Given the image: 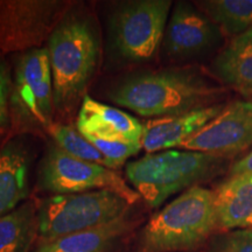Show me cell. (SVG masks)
<instances>
[{"label": "cell", "instance_id": "7", "mask_svg": "<svg viewBox=\"0 0 252 252\" xmlns=\"http://www.w3.org/2000/svg\"><path fill=\"white\" fill-rule=\"evenodd\" d=\"M172 1L133 0L119 4L109 20L110 45L118 59L145 63L159 52Z\"/></svg>", "mask_w": 252, "mask_h": 252}, {"label": "cell", "instance_id": "15", "mask_svg": "<svg viewBox=\"0 0 252 252\" xmlns=\"http://www.w3.org/2000/svg\"><path fill=\"white\" fill-rule=\"evenodd\" d=\"M217 224L223 229H252V174L230 175L214 190Z\"/></svg>", "mask_w": 252, "mask_h": 252}, {"label": "cell", "instance_id": "23", "mask_svg": "<svg viewBox=\"0 0 252 252\" xmlns=\"http://www.w3.org/2000/svg\"><path fill=\"white\" fill-rule=\"evenodd\" d=\"M12 80L9 76L8 67L0 60V127L9 126V94H11Z\"/></svg>", "mask_w": 252, "mask_h": 252}, {"label": "cell", "instance_id": "3", "mask_svg": "<svg viewBox=\"0 0 252 252\" xmlns=\"http://www.w3.org/2000/svg\"><path fill=\"white\" fill-rule=\"evenodd\" d=\"M219 228L214 191L194 186L151 217L140 231L138 252H193Z\"/></svg>", "mask_w": 252, "mask_h": 252}, {"label": "cell", "instance_id": "1", "mask_svg": "<svg viewBox=\"0 0 252 252\" xmlns=\"http://www.w3.org/2000/svg\"><path fill=\"white\" fill-rule=\"evenodd\" d=\"M225 91L193 67L135 74L109 93L117 105L150 119L182 115L220 104Z\"/></svg>", "mask_w": 252, "mask_h": 252}, {"label": "cell", "instance_id": "20", "mask_svg": "<svg viewBox=\"0 0 252 252\" xmlns=\"http://www.w3.org/2000/svg\"><path fill=\"white\" fill-rule=\"evenodd\" d=\"M49 135L56 146L72 158L110 168L108 160L94 147V145L70 126L62 123H54L49 128Z\"/></svg>", "mask_w": 252, "mask_h": 252}, {"label": "cell", "instance_id": "25", "mask_svg": "<svg viewBox=\"0 0 252 252\" xmlns=\"http://www.w3.org/2000/svg\"><path fill=\"white\" fill-rule=\"evenodd\" d=\"M6 133V128L4 127H0V137H2Z\"/></svg>", "mask_w": 252, "mask_h": 252}, {"label": "cell", "instance_id": "5", "mask_svg": "<svg viewBox=\"0 0 252 252\" xmlns=\"http://www.w3.org/2000/svg\"><path fill=\"white\" fill-rule=\"evenodd\" d=\"M54 93L47 48L25 52L17 59L9 94V134L49 135Z\"/></svg>", "mask_w": 252, "mask_h": 252}, {"label": "cell", "instance_id": "14", "mask_svg": "<svg viewBox=\"0 0 252 252\" xmlns=\"http://www.w3.org/2000/svg\"><path fill=\"white\" fill-rule=\"evenodd\" d=\"M31 156L23 141L12 138L0 150V217L17 209L30 195Z\"/></svg>", "mask_w": 252, "mask_h": 252}, {"label": "cell", "instance_id": "2", "mask_svg": "<svg viewBox=\"0 0 252 252\" xmlns=\"http://www.w3.org/2000/svg\"><path fill=\"white\" fill-rule=\"evenodd\" d=\"M228 158L195 151L167 150L147 153L126 166L131 187L151 208L173 195L223 174Z\"/></svg>", "mask_w": 252, "mask_h": 252}, {"label": "cell", "instance_id": "18", "mask_svg": "<svg viewBox=\"0 0 252 252\" xmlns=\"http://www.w3.org/2000/svg\"><path fill=\"white\" fill-rule=\"evenodd\" d=\"M37 203L28 201L0 217V252H30L36 237Z\"/></svg>", "mask_w": 252, "mask_h": 252}, {"label": "cell", "instance_id": "10", "mask_svg": "<svg viewBox=\"0 0 252 252\" xmlns=\"http://www.w3.org/2000/svg\"><path fill=\"white\" fill-rule=\"evenodd\" d=\"M195 151L228 158L252 147V100H234L182 145Z\"/></svg>", "mask_w": 252, "mask_h": 252}, {"label": "cell", "instance_id": "8", "mask_svg": "<svg viewBox=\"0 0 252 252\" xmlns=\"http://www.w3.org/2000/svg\"><path fill=\"white\" fill-rule=\"evenodd\" d=\"M39 187L53 195L87 193L94 190L115 191L133 206L139 194L113 169L72 158L54 144L41 160Z\"/></svg>", "mask_w": 252, "mask_h": 252}, {"label": "cell", "instance_id": "21", "mask_svg": "<svg viewBox=\"0 0 252 252\" xmlns=\"http://www.w3.org/2000/svg\"><path fill=\"white\" fill-rule=\"evenodd\" d=\"M94 145L97 150L108 160L110 168L117 169L130 159L131 157L137 156L143 149L140 143H125V141H113L99 139L94 137H87Z\"/></svg>", "mask_w": 252, "mask_h": 252}, {"label": "cell", "instance_id": "6", "mask_svg": "<svg viewBox=\"0 0 252 252\" xmlns=\"http://www.w3.org/2000/svg\"><path fill=\"white\" fill-rule=\"evenodd\" d=\"M131 207L124 197L109 189L52 195L37 203L39 244L108 224L127 215Z\"/></svg>", "mask_w": 252, "mask_h": 252}, {"label": "cell", "instance_id": "24", "mask_svg": "<svg viewBox=\"0 0 252 252\" xmlns=\"http://www.w3.org/2000/svg\"><path fill=\"white\" fill-rule=\"evenodd\" d=\"M252 174V151L236 161L230 168V175Z\"/></svg>", "mask_w": 252, "mask_h": 252}, {"label": "cell", "instance_id": "9", "mask_svg": "<svg viewBox=\"0 0 252 252\" xmlns=\"http://www.w3.org/2000/svg\"><path fill=\"white\" fill-rule=\"evenodd\" d=\"M72 4L64 0H0V54L40 48Z\"/></svg>", "mask_w": 252, "mask_h": 252}, {"label": "cell", "instance_id": "19", "mask_svg": "<svg viewBox=\"0 0 252 252\" xmlns=\"http://www.w3.org/2000/svg\"><path fill=\"white\" fill-rule=\"evenodd\" d=\"M197 4L229 35L236 37L252 28V0H208Z\"/></svg>", "mask_w": 252, "mask_h": 252}, {"label": "cell", "instance_id": "22", "mask_svg": "<svg viewBox=\"0 0 252 252\" xmlns=\"http://www.w3.org/2000/svg\"><path fill=\"white\" fill-rule=\"evenodd\" d=\"M209 252H252V230L237 229L216 236Z\"/></svg>", "mask_w": 252, "mask_h": 252}, {"label": "cell", "instance_id": "11", "mask_svg": "<svg viewBox=\"0 0 252 252\" xmlns=\"http://www.w3.org/2000/svg\"><path fill=\"white\" fill-rule=\"evenodd\" d=\"M223 32L202 11L180 1L167 23L163 49L172 59H190L209 53L223 41Z\"/></svg>", "mask_w": 252, "mask_h": 252}, {"label": "cell", "instance_id": "16", "mask_svg": "<svg viewBox=\"0 0 252 252\" xmlns=\"http://www.w3.org/2000/svg\"><path fill=\"white\" fill-rule=\"evenodd\" d=\"M132 228L127 214L108 224L40 243L30 252H111Z\"/></svg>", "mask_w": 252, "mask_h": 252}, {"label": "cell", "instance_id": "13", "mask_svg": "<svg viewBox=\"0 0 252 252\" xmlns=\"http://www.w3.org/2000/svg\"><path fill=\"white\" fill-rule=\"evenodd\" d=\"M224 108V104L193 110L182 115L149 119L144 123L143 149L146 153H157L181 147L189 138L213 121Z\"/></svg>", "mask_w": 252, "mask_h": 252}, {"label": "cell", "instance_id": "12", "mask_svg": "<svg viewBox=\"0 0 252 252\" xmlns=\"http://www.w3.org/2000/svg\"><path fill=\"white\" fill-rule=\"evenodd\" d=\"M76 128L84 137L143 144L144 124L139 119L89 96L82 99Z\"/></svg>", "mask_w": 252, "mask_h": 252}, {"label": "cell", "instance_id": "4", "mask_svg": "<svg viewBox=\"0 0 252 252\" xmlns=\"http://www.w3.org/2000/svg\"><path fill=\"white\" fill-rule=\"evenodd\" d=\"M47 49L54 108L60 112L70 111L84 94L96 69L98 36L89 19L67 14L50 35Z\"/></svg>", "mask_w": 252, "mask_h": 252}, {"label": "cell", "instance_id": "17", "mask_svg": "<svg viewBox=\"0 0 252 252\" xmlns=\"http://www.w3.org/2000/svg\"><path fill=\"white\" fill-rule=\"evenodd\" d=\"M212 70L226 86L252 93V28L230 41L214 59Z\"/></svg>", "mask_w": 252, "mask_h": 252}]
</instances>
